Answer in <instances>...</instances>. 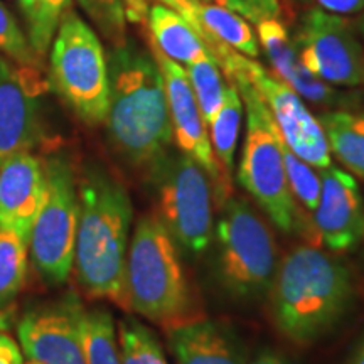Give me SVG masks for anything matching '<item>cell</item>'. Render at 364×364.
<instances>
[{"mask_svg": "<svg viewBox=\"0 0 364 364\" xmlns=\"http://www.w3.org/2000/svg\"><path fill=\"white\" fill-rule=\"evenodd\" d=\"M108 63V139L130 166L150 169L166 156L172 125L156 58L134 41L113 46Z\"/></svg>", "mask_w": 364, "mask_h": 364, "instance_id": "cell-1", "label": "cell"}, {"mask_svg": "<svg viewBox=\"0 0 364 364\" xmlns=\"http://www.w3.org/2000/svg\"><path fill=\"white\" fill-rule=\"evenodd\" d=\"M80 220L75 265L83 292L130 312L125 267L134 218L125 186L100 166H88L78 181Z\"/></svg>", "mask_w": 364, "mask_h": 364, "instance_id": "cell-2", "label": "cell"}, {"mask_svg": "<svg viewBox=\"0 0 364 364\" xmlns=\"http://www.w3.org/2000/svg\"><path fill=\"white\" fill-rule=\"evenodd\" d=\"M270 297L277 329L295 344H312L348 314L353 275L344 262L317 245H300L279 263Z\"/></svg>", "mask_w": 364, "mask_h": 364, "instance_id": "cell-3", "label": "cell"}, {"mask_svg": "<svg viewBox=\"0 0 364 364\" xmlns=\"http://www.w3.org/2000/svg\"><path fill=\"white\" fill-rule=\"evenodd\" d=\"M130 312L171 329L199 318L179 248L154 215H144L132 233L125 267Z\"/></svg>", "mask_w": 364, "mask_h": 364, "instance_id": "cell-4", "label": "cell"}, {"mask_svg": "<svg viewBox=\"0 0 364 364\" xmlns=\"http://www.w3.org/2000/svg\"><path fill=\"white\" fill-rule=\"evenodd\" d=\"M230 83L240 91L241 102L247 107V136L238 166V182L253 201L284 233L300 231L304 213L297 208L284 166L280 149V132L272 113L255 86L243 73H226ZM302 233L312 238L309 228L302 223Z\"/></svg>", "mask_w": 364, "mask_h": 364, "instance_id": "cell-5", "label": "cell"}, {"mask_svg": "<svg viewBox=\"0 0 364 364\" xmlns=\"http://www.w3.org/2000/svg\"><path fill=\"white\" fill-rule=\"evenodd\" d=\"M216 272L223 289L241 300L270 292L279 248L270 226L243 198H228L215 226Z\"/></svg>", "mask_w": 364, "mask_h": 364, "instance_id": "cell-6", "label": "cell"}, {"mask_svg": "<svg viewBox=\"0 0 364 364\" xmlns=\"http://www.w3.org/2000/svg\"><path fill=\"white\" fill-rule=\"evenodd\" d=\"M49 75L56 93L90 127L108 113V63L102 41L76 12L66 11L53 39Z\"/></svg>", "mask_w": 364, "mask_h": 364, "instance_id": "cell-7", "label": "cell"}, {"mask_svg": "<svg viewBox=\"0 0 364 364\" xmlns=\"http://www.w3.org/2000/svg\"><path fill=\"white\" fill-rule=\"evenodd\" d=\"M156 193V215L177 248L198 257L211 247L215 235L211 181L201 166L167 150L149 169Z\"/></svg>", "mask_w": 364, "mask_h": 364, "instance_id": "cell-8", "label": "cell"}, {"mask_svg": "<svg viewBox=\"0 0 364 364\" xmlns=\"http://www.w3.org/2000/svg\"><path fill=\"white\" fill-rule=\"evenodd\" d=\"M46 196L29 236L31 262L44 282L65 284L75 265L80 220L78 181L70 161H44Z\"/></svg>", "mask_w": 364, "mask_h": 364, "instance_id": "cell-9", "label": "cell"}, {"mask_svg": "<svg viewBox=\"0 0 364 364\" xmlns=\"http://www.w3.org/2000/svg\"><path fill=\"white\" fill-rule=\"evenodd\" d=\"M209 54L215 58L223 73L238 70L250 80V83L258 91L273 122L279 127L282 139L297 156L311 164L316 169H326L332 166V157L327 139L321 124L309 112L304 100L295 91L272 76L265 68L248 56L231 49L230 46L213 43L209 46Z\"/></svg>", "mask_w": 364, "mask_h": 364, "instance_id": "cell-10", "label": "cell"}, {"mask_svg": "<svg viewBox=\"0 0 364 364\" xmlns=\"http://www.w3.org/2000/svg\"><path fill=\"white\" fill-rule=\"evenodd\" d=\"M292 43L300 63L318 80L346 88L364 85V49L344 17L311 9L302 16Z\"/></svg>", "mask_w": 364, "mask_h": 364, "instance_id": "cell-11", "label": "cell"}, {"mask_svg": "<svg viewBox=\"0 0 364 364\" xmlns=\"http://www.w3.org/2000/svg\"><path fill=\"white\" fill-rule=\"evenodd\" d=\"M150 53L156 58L159 70L162 73L164 86H166L172 139L176 140L177 149L182 154L198 162L206 172L211 181L215 206L220 209L226 199L231 198V176L226 174L216 162L211 140H209L208 125L204 124L199 105L196 102L186 68L164 56L154 44H150Z\"/></svg>", "mask_w": 364, "mask_h": 364, "instance_id": "cell-12", "label": "cell"}, {"mask_svg": "<svg viewBox=\"0 0 364 364\" xmlns=\"http://www.w3.org/2000/svg\"><path fill=\"white\" fill-rule=\"evenodd\" d=\"M81 312L83 307L75 295L26 312L17 324L22 353L43 364H86Z\"/></svg>", "mask_w": 364, "mask_h": 364, "instance_id": "cell-13", "label": "cell"}, {"mask_svg": "<svg viewBox=\"0 0 364 364\" xmlns=\"http://www.w3.org/2000/svg\"><path fill=\"white\" fill-rule=\"evenodd\" d=\"M44 81L36 68H16L0 58V166L17 152H31L41 140L39 97Z\"/></svg>", "mask_w": 364, "mask_h": 364, "instance_id": "cell-14", "label": "cell"}, {"mask_svg": "<svg viewBox=\"0 0 364 364\" xmlns=\"http://www.w3.org/2000/svg\"><path fill=\"white\" fill-rule=\"evenodd\" d=\"M321 198L312 213L318 243L332 253H348L364 240V201L353 174L329 166L318 169Z\"/></svg>", "mask_w": 364, "mask_h": 364, "instance_id": "cell-15", "label": "cell"}, {"mask_svg": "<svg viewBox=\"0 0 364 364\" xmlns=\"http://www.w3.org/2000/svg\"><path fill=\"white\" fill-rule=\"evenodd\" d=\"M46 196L44 161L33 152H17L0 166V230L29 243Z\"/></svg>", "mask_w": 364, "mask_h": 364, "instance_id": "cell-16", "label": "cell"}, {"mask_svg": "<svg viewBox=\"0 0 364 364\" xmlns=\"http://www.w3.org/2000/svg\"><path fill=\"white\" fill-rule=\"evenodd\" d=\"M176 364H247V344L223 321L193 318L167 329Z\"/></svg>", "mask_w": 364, "mask_h": 364, "instance_id": "cell-17", "label": "cell"}, {"mask_svg": "<svg viewBox=\"0 0 364 364\" xmlns=\"http://www.w3.org/2000/svg\"><path fill=\"white\" fill-rule=\"evenodd\" d=\"M260 44L270 61L273 76L282 83L290 86L299 97L322 107H348L353 98L343 91L336 90L326 81L318 80L304 68L295 51L287 27L279 19L265 21L257 26Z\"/></svg>", "mask_w": 364, "mask_h": 364, "instance_id": "cell-18", "label": "cell"}, {"mask_svg": "<svg viewBox=\"0 0 364 364\" xmlns=\"http://www.w3.org/2000/svg\"><path fill=\"white\" fill-rule=\"evenodd\" d=\"M145 21L150 31V44L172 61L189 66L198 59L211 56L193 26L172 7L164 4L149 6Z\"/></svg>", "mask_w": 364, "mask_h": 364, "instance_id": "cell-19", "label": "cell"}, {"mask_svg": "<svg viewBox=\"0 0 364 364\" xmlns=\"http://www.w3.org/2000/svg\"><path fill=\"white\" fill-rule=\"evenodd\" d=\"M331 154L364 181V113L329 110L317 117Z\"/></svg>", "mask_w": 364, "mask_h": 364, "instance_id": "cell-20", "label": "cell"}, {"mask_svg": "<svg viewBox=\"0 0 364 364\" xmlns=\"http://www.w3.org/2000/svg\"><path fill=\"white\" fill-rule=\"evenodd\" d=\"M241 118H243V102H241L240 91L236 90L233 83H228L223 105L208 129L211 130L209 140H211L216 162L230 176L235 166V154L240 139Z\"/></svg>", "mask_w": 364, "mask_h": 364, "instance_id": "cell-21", "label": "cell"}, {"mask_svg": "<svg viewBox=\"0 0 364 364\" xmlns=\"http://www.w3.org/2000/svg\"><path fill=\"white\" fill-rule=\"evenodd\" d=\"M80 329L86 364H122L117 326L107 309H83Z\"/></svg>", "mask_w": 364, "mask_h": 364, "instance_id": "cell-22", "label": "cell"}, {"mask_svg": "<svg viewBox=\"0 0 364 364\" xmlns=\"http://www.w3.org/2000/svg\"><path fill=\"white\" fill-rule=\"evenodd\" d=\"M90 21L113 46L124 43L127 22H144L147 0H78Z\"/></svg>", "mask_w": 364, "mask_h": 364, "instance_id": "cell-23", "label": "cell"}, {"mask_svg": "<svg viewBox=\"0 0 364 364\" xmlns=\"http://www.w3.org/2000/svg\"><path fill=\"white\" fill-rule=\"evenodd\" d=\"M70 2L71 0H19V9L27 26V39L38 58L48 53Z\"/></svg>", "mask_w": 364, "mask_h": 364, "instance_id": "cell-24", "label": "cell"}, {"mask_svg": "<svg viewBox=\"0 0 364 364\" xmlns=\"http://www.w3.org/2000/svg\"><path fill=\"white\" fill-rule=\"evenodd\" d=\"M27 253L29 247L21 236L0 230V312L6 311L24 289Z\"/></svg>", "mask_w": 364, "mask_h": 364, "instance_id": "cell-25", "label": "cell"}, {"mask_svg": "<svg viewBox=\"0 0 364 364\" xmlns=\"http://www.w3.org/2000/svg\"><path fill=\"white\" fill-rule=\"evenodd\" d=\"M117 334L122 364H169L157 336L136 318H122Z\"/></svg>", "mask_w": 364, "mask_h": 364, "instance_id": "cell-26", "label": "cell"}, {"mask_svg": "<svg viewBox=\"0 0 364 364\" xmlns=\"http://www.w3.org/2000/svg\"><path fill=\"white\" fill-rule=\"evenodd\" d=\"M186 73H188L189 83L193 86L204 124L209 127L226 95L228 85H225V80H223L220 66L215 58L206 56L186 66Z\"/></svg>", "mask_w": 364, "mask_h": 364, "instance_id": "cell-27", "label": "cell"}, {"mask_svg": "<svg viewBox=\"0 0 364 364\" xmlns=\"http://www.w3.org/2000/svg\"><path fill=\"white\" fill-rule=\"evenodd\" d=\"M279 140L290 193H292L295 203H299L302 206L304 213H311L312 215L318 204V198H321V177H318V169L312 167L306 161H302L285 144L282 135L279 136Z\"/></svg>", "mask_w": 364, "mask_h": 364, "instance_id": "cell-28", "label": "cell"}, {"mask_svg": "<svg viewBox=\"0 0 364 364\" xmlns=\"http://www.w3.org/2000/svg\"><path fill=\"white\" fill-rule=\"evenodd\" d=\"M0 53L7 54L21 66H38V56L31 48L29 39L2 2H0Z\"/></svg>", "mask_w": 364, "mask_h": 364, "instance_id": "cell-29", "label": "cell"}, {"mask_svg": "<svg viewBox=\"0 0 364 364\" xmlns=\"http://www.w3.org/2000/svg\"><path fill=\"white\" fill-rule=\"evenodd\" d=\"M225 7L255 26L282 16L280 0H225Z\"/></svg>", "mask_w": 364, "mask_h": 364, "instance_id": "cell-30", "label": "cell"}, {"mask_svg": "<svg viewBox=\"0 0 364 364\" xmlns=\"http://www.w3.org/2000/svg\"><path fill=\"white\" fill-rule=\"evenodd\" d=\"M0 364H24L21 346L6 332H0Z\"/></svg>", "mask_w": 364, "mask_h": 364, "instance_id": "cell-31", "label": "cell"}, {"mask_svg": "<svg viewBox=\"0 0 364 364\" xmlns=\"http://www.w3.org/2000/svg\"><path fill=\"white\" fill-rule=\"evenodd\" d=\"M317 4L331 14H356L364 9V0H317Z\"/></svg>", "mask_w": 364, "mask_h": 364, "instance_id": "cell-32", "label": "cell"}, {"mask_svg": "<svg viewBox=\"0 0 364 364\" xmlns=\"http://www.w3.org/2000/svg\"><path fill=\"white\" fill-rule=\"evenodd\" d=\"M250 364H292V363L287 361V359L284 356H280L279 353L263 351L258 354V356L255 358Z\"/></svg>", "mask_w": 364, "mask_h": 364, "instance_id": "cell-33", "label": "cell"}, {"mask_svg": "<svg viewBox=\"0 0 364 364\" xmlns=\"http://www.w3.org/2000/svg\"><path fill=\"white\" fill-rule=\"evenodd\" d=\"M346 364H364V338L359 341L356 349H354Z\"/></svg>", "mask_w": 364, "mask_h": 364, "instance_id": "cell-34", "label": "cell"}, {"mask_svg": "<svg viewBox=\"0 0 364 364\" xmlns=\"http://www.w3.org/2000/svg\"><path fill=\"white\" fill-rule=\"evenodd\" d=\"M198 2H203V4H218V6L225 7V0H198Z\"/></svg>", "mask_w": 364, "mask_h": 364, "instance_id": "cell-35", "label": "cell"}, {"mask_svg": "<svg viewBox=\"0 0 364 364\" xmlns=\"http://www.w3.org/2000/svg\"><path fill=\"white\" fill-rule=\"evenodd\" d=\"M0 329H6V322H4L2 316H0Z\"/></svg>", "mask_w": 364, "mask_h": 364, "instance_id": "cell-36", "label": "cell"}, {"mask_svg": "<svg viewBox=\"0 0 364 364\" xmlns=\"http://www.w3.org/2000/svg\"><path fill=\"white\" fill-rule=\"evenodd\" d=\"M24 364H43V363H39V361H34V359H29V361L24 363Z\"/></svg>", "mask_w": 364, "mask_h": 364, "instance_id": "cell-37", "label": "cell"}]
</instances>
